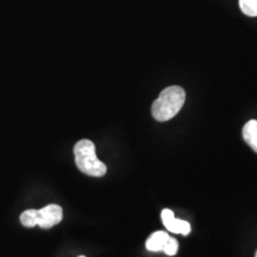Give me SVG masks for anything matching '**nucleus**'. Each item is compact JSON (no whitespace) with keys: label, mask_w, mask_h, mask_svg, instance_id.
<instances>
[{"label":"nucleus","mask_w":257,"mask_h":257,"mask_svg":"<svg viewBox=\"0 0 257 257\" xmlns=\"http://www.w3.org/2000/svg\"><path fill=\"white\" fill-rule=\"evenodd\" d=\"M239 8L244 15L257 17V0H239Z\"/></svg>","instance_id":"7"},{"label":"nucleus","mask_w":257,"mask_h":257,"mask_svg":"<svg viewBox=\"0 0 257 257\" xmlns=\"http://www.w3.org/2000/svg\"><path fill=\"white\" fill-rule=\"evenodd\" d=\"M255 257H257V251H256V255H255Z\"/></svg>","instance_id":"11"},{"label":"nucleus","mask_w":257,"mask_h":257,"mask_svg":"<svg viewBox=\"0 0 257 257\" xmlns=\"http://www.w3.org/2000/svg\"><path fill=\"white\" fill-rule=\"evenodd\" d=\"M186 100V93L180 86H170L161 92L152 107L153 117L157 121H167L179 113Z\"/></svg>","instance_id":"1"},{"label":"nucleus","mask_w":257,"mask_h":257,"mask_svg":"<svg viewBox=\"0 0 257 257\" xmlns=\"http://www.w3.org/2000/svg\"><path fill=\"white\" fill-rule=\"evenodd\" d=\"M62 207L59 205L51 204L48 206L36 210V225L42 229H50L62 220Z\"/></svg>","instance_id":"3"},{"label":"nucleus","mask_w":257,"mask_h":257,"mask_svg":"<svg viewBox=\"0 0 257 257\" xmlns=\"http://www.w3.org/2000/svg\"><path fill=\"white\" fill-rule=\"evenodd\" d=\"M178 250H179L178 240L169 236V238L166 242L165 248H163L162 251H165V253H167L168 256H174L176 255V252H178Z\"/></svg>","instance_id":"9"},{"label":"nucleus","mask_w":257,"mask_h":257,"mask_svg":"<svg viewBox=\"0 0 257 257\" xmlns=\"http://www.w3.org/2000/svg\"><path fill=\"white\" fill-rule=\"evenodd\" d=\"M74 156H75L76 166L83 174L100 178L107 172L106 166L96 157L95 146L92 141H79L74 147Z\"/></svg>","instance_id":"2"},{"label":"nucleus","mask_w":257,"mask_h":257,"mask_svg":"<svg viewBox=\"0 0 257 257\" xmlns=\"http://www.w3.org/2000/svg\"><path fill=\"white\" fill-rule=\"evenodd\" d=\"M243 138L253 152L257 153V120L252 119L244 125Z\"/></svg>","instance_id":"5"},{"label":"nucleus","mask_w":257,"mask_h":257,"mask_svg":"<svg viewBox=\"0 0 257 257\" xmlns=\"http://www.w3.org/2000/svg\"><path fill=\"white\" fill-rule=\"evenodd\" d=\"M79 257H86V256H79Z\"/></svg>","instance_id":"12"},{"label":"nucleus","mask_w":257,"mask_h":257,"mask_svg":"<svg viewBox=\"0 0 257 257\" xmlns=\"http://www.w3.org/2000/svg\"><path fill=\"white\" fill-rule=\"evenodd\" d=\"M21 221L25 227L36 226V210H27L22 213Z\"/></svg>","instance_id":"8"},{"label":"nucleus","mask_w":257,"mask_h":257,"mask_svg":"<svg viewBox=\"0 0 257 257\" xmlns=\"http://www.w3.org/2000/svg\"><path fill=\"white\" fill-rule=\"evenodd\" d=\"M161 218H162L163 225H167L169 221H172L175 218L174 212L168 210V208H166V210H163L162 213H161Z\"/></svg>","instance_id":"10"},{"label":"nucleus","mask_w":257,"mask_h":257,"mask_svg":"<svg viewBox=\"0 0 257 257\" xmlns=\"http://www.w3.org/2000/svg\"><path fill=\"white\" fill-rule=\"evenodd\" d=\"M169 238V234L165 231H156L149 237L146 243L147 249L149 251H162L165 244Z\"/></svg>","instance_id":"4"},{"label":"nucleus","mask_w":257,"mask_h":257,"mask_svg":"<svg viewBox=\"0 0 257 257\" xmlns=\"http://www.w3.org/2000/svg\"><path fill=\"white\" fill-rule=\"evenodd\" d=\"M165 226L169 232L173 233H180L184 234V236H188L189 232H191V225H189L188 221L176 219V218H174L172 221H169Z\"/></svg>","instance_id":"6"}]
</instances>
